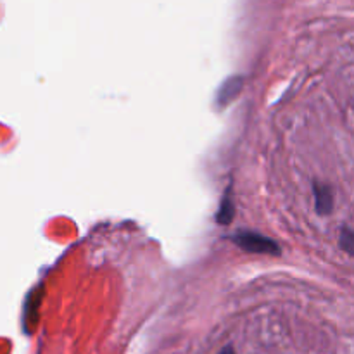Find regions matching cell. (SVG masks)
Instances as JSON below:
<instances>
[{"label":"cell","instance_id":"6da1fadb","mask_svg":"<svg viewBox=\"0 0 354 354\" xmlns=\"http://www.w3.org/2000/svg\"><path fill=\"white\" fill-rule=\"evenodd\" d=\"M235 242H237L241 248L248 249V251L252 252H272L275 251V244L268 239L261 237V235L249 234V232H241V234L235 237Z\"/></svg>","mask_w":354,"mask_h":354},{"label":"cell","instance_id":"7a4b0ae2","mask_svg":"<svg viewBox=\"0 0 354 354\" xmlns=\"http://www.w3.org/2000/svg\"><path fill=\"white\" fill-rule=\"evenodd\" d=\"M317 209L320 214L330 213L332 194L327 187H317Z\"/></svg>","mask_w":354,"mask_h":354},{"label":"cell","instance_id":"3957f363","mask_svg":"<svg viewBox=\"0 0 354 354\" xmlns=\"http://www.w3.org/2000/svg\"><path fill=\"white\" fill-rule=\"evenodd\" d=\"M220 354H235V351H234V349L230 348V346H228V348H225L223 351H221Z\"/></svg>","mask_w":354,"mask_h":354}]
</instances>
